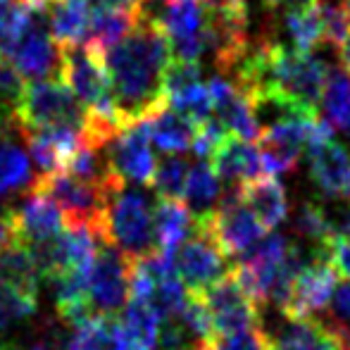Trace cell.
Returning a JSON list of instances; mask_svg holds the SVG:
<instances>
[{"label": "cell", "instance_id": "obj_1", "mask_svg": "<svg viewBox=\"0 0 350 350\" xmlns=\"http://www.w3.org/2000/svg\"><path fill=\"white\" fill-rule=\"evenodd\" d=\"M110 79L112 103L122 129L150 122L167 110L165 72L172 51L157 22L141 17L117 46L100 55Z\"/></svg>", "mask_w": 350, "mask_h": 350}, {"label": "cell", "instance_id": "obj_2", "mask_svg": "<svg viewBox=\"0 0 350 350\" xmlns=\"http://www.w3.org/2000/svg\"><path fill=\"white\" fill-rule=\"evenodd\" d=\"M303 267L305 262L300 245L291 243L281 234H272L265 236V241L253 253L236 262L234 272L260 312L272 305L281 312L293 288V281Z\"/></svg>", "mask_w": 350, "mask_h": 350}, {"label": "cell", "instance_id": "obj_3", "mask_svg": "<svg viewBox=\"0 0 350 350\" xmlns=\"http://www.w3.org/2000/svg\"><path fill=\"white\" fill-rule=\"evenodd\" d=\"M103 243L129 262L155 253L152 205L146 193L120 184L110 191L100 224Z\"/></svg>", "mask_w": 350, "mask_h": 350}, {"label": "cell", "instance_id": "obj_4", "mask_svg": "<svg viewBox=\"0 0 350 350\" xmlns=\"http://www.w3.org/2000/svg\"><path fill=\"white\" fill-rule=\"evenodd\" d=\"M19 131H41L70 126L83 131L86 112L62 81H24L22 96L14 107Z\"/></svg>", "mask_w": 350, "mask_h": 350}, {"label": "cell", "instance_id": "obj_5", "mask_svg": "<svg viewBox=\"0 0 350 350\" xmlns=\"http://www.w3.org/2000/svg\"><path fill=\"white\" fill-rule=\"evenodd\" d=\"M51 8L31 14L29 24L3 46V60L12 67L24 81H60L62 51L55 46L48 24Z\"/></svg>", "mask_w": 350, "mask_h": 350}, {"label": "cell", "instance_id": "obj_6", "mask_svg": "<svg viewBox=\"0 0 350 350\" xmlns=\"http://www.w3.org/2000/svg\"><path fill=\"white\" fill-rule=\"evenodd\" d=\"M198 221L205 224L212 239L219 243L224 255L234 262H241L245 255L253 253L267 236V229L260 224L253 212L245 208L236 189H231L224 196V200H219L217 210L210 217Z\"/></svg>", "mask_w": 350, "mask_h": 350}, {"label": "cell", "instance_id": "obj_7", "mask_svg": "<svg viewBox=\"0 0 350 350\" xmlns=\"http://www.w3.org/2000/svg\"><path fill=\"white\" fill-rule=\"evenodd\" d=\"M174 269L186 291L191 295H200L219 279H224L234 269V265L205 229V224L196 221L193 234L174 253Z\"/></svg>", "mask_w": 350, "mask_h": 350}, {"label": "cell", "instance_id": "obj_8", "mask_svg": "<svg viewBox=\"0 0 350 350\" xmlns=\"http://www.w3.org/2000/svg\"><path fill=\"white\" fill-rule=\"evenodd\" d=\"M198 298L208 308L215 338L262 327V312L245 293L234 269L224 279L217 281L215 286H210L205 293H200Z\"/></svg>", "mask_w": 350, "mask_h": 350}, {"label": "cell", "instance_id": "obj_9", "mask_svg": "<svg viewBox=\"0 0 350 350\" xmlns=\"http://www.w3.org/2000/svg\"><path fill=\"white\" fill-rule=\"evenodd\" d=\"M338 288V274L324 255H314L293 281V288L286 300L281 317L286 319H312L332 305Z\"/></svg>", "mask_w": 350, "mask_h": 350}, {"label": "cell", "instance_id": "obj_10", "mask_svg": "<svg viewBox=\"0 0 350 350\" xmlns=\"http://www.w3.org/2000/svg\"><path fill=\"white\" fill-rule=\"evenodd\" d=\"M129 267L131 262L117 250L103 248L88 277V305L98 317H117L129 303Z\"/></svg>", "mask_w": 350, "mask_h": 350}, {"label": "cell", "instance_id": "obj_11", "mask_svg": "<svg viewBox=\"0 0 350 350\" xmlns=\"http://www.w3.org/2000/svg\"><path fill=\"white\" fill-rule=\"evenodd\" d=\"M8 215L10 226H12V241L27 248L57 239L67 226L62 210L38 191H29L27 198L17 208H10Z\"/></svg>", "mask_w": 350, "mask_h": 350}, {"label": "cell", "instance_id": "obj_12", "mask_svg": "<svg viewBox=\"0 0 350 350\" xmlns=\"http://www.w3.org/2000/svg\"><path fill=\"white\" fill-rule=\"evenodd\" d=\"M107 162L117 179L134 181V184L150 186L155 176L157 162L150 148V129L148 122L131 124L117 134V139L107 146Z\"/></svg>", "mask_w": 350, "mask_h": 350}, {"label": "cell", "instance_id": "obj_13", "mask_svg": "<svg viewBox=\"0 0 350 350\" xmlns=\"http://www.w3.org/2000/svg\"><path fill=\"white\" fill-rule=\"evenodd\" d=\"M269 338V350H348L350 341L329 319H281Z\"/></svg>", "mask_w": 350, "mask_h": 350}, {"label": "cell", "instance_id": "obj_14", "mask_svg": "<svg viewBox=\"0 0 350 350\" xmlns=\"http://www.w3.org/2000/svg\"><path fill=\"white\" fill-rule=\"evenodd\" d=\"M310 179L329 200H350V152L334 139L308 148Z\"/></svg>", "mask_w": 350, "mask_h": 350}, {"label": "cell", "instance_id": "obj_15", "mask_svg": "<svg viewBox=\"0 0 350 350\" xmlns=\"http://www.w3.org/2000/svg\"><path fill=\"white\" fill-rule=\"evenodd\" d=\"M22 141L27 146V152L31 162L38 167V176L55 174L62 172L67 160L77 152L81 146L83 134L79 129L70 126H55V129H41V131H19Z\"/></svg>", "mask_w": 350, "mask_h": 350}, {"label": "cell", "instance_id": "obj_16", "mask_svg": "<svg viewBox=\"0 0 350 350\" xmlns=\"http://www.w3.org/2000/svg\"><path fill=\"white\" fill-rule=\"evenodd\" d=\"M31 157L24 150V141L14 120L0 122V198L31 189Z\"/></svg>", "mask_w": 350, "mask_h": 350}, {"label": "cell", "instance_id": "obj_17", "mask_svg": "<svg viewBox=\"0 0 350 350\" xmlns=\"http://www.w3.org/2000/svg\"><path fill=\"white\" fill-rule=\"evenodd\" d=\"M210 167L219 179H224L234 189H241V186L265 176L260 150L253 143L241 141L236 136H226L224 143L212 152Z\"/></svg>", "mask_w": 350, "mask_h": 350}, {"label": "cell", "instance_id": "obj_18", "mask_svg": "<svg viewBox=\"0 0 350 350\" xmlns=\"http://www.w3.org/2000/svg\"><path fill=\"white\" fill-rule=\"evenodd\" d=\"M243 205L258 217L265 229H277L288 217V196L277 176H260L250 184L236 189Z\"/></svg>", "mask_w": 350, "mask_h": 350}, {"label": "cell", "instance_id": "obj_19", "mask_svg": "<svg viewBox=\"0 0 350 350\" xmlns=\"http://www.w3.org/2000/svg\"><path fill=\"white\" fill-rule=\"evenodd\" d=\"M196 219L181 200H157L152 205V234L155 250L167 258H174L186 239L193 234Z\"/></svg>", "mask_w": 350, "mask_h": 350}, {"label": "cell", "instance_id": "obj_20", "mask_svg": "<svg viewBox=\"0 0 350 350\" xmlns=\"http://www.w3.org/2000/svg\"><path fill=\"white\" fill-rule=\"evenodd\" d=\"M91 5L88 0H53L48 24L51 36L60 51L67 48H81L88 38L91 27Z\"/></svg>", "mask_w": 350, "mask_h": 350}, {"label": "cell", "instance_id": "obj_21", "mask_svg": "<svg viewBox=\"0 0 350 350\" xmlns=\"http://www.w3.org/2000/svg\"><path fill=\"white\" fill-rule=\"evenodd\" d=\"M0 286H8V288L22 291V293L38 298V293H41V274H38L33 253L27 245L12 241L0 253Z\"/></svg>", "mask_w": 350, "mask_h": 350}, {"label": "cell", "instance_id": "obj_22", "mask_svg": "<svg viewBox=\"0 0 350 350\" xmlns=\"http://www.w3.org/2000/svg\"><path fill=\"white\" fill-rule=\"evenodd\" d=\"M221 196V184L219 176L215 174V170L210 167V162H198L189 170V179H186L184 189V200L181 203L189 208L193 215V219H205L219 205Z\"/></svg>", "mask_w": 350, "mask_h": 350}, {"label": "cell", "instance_id": "obj_23", "mask_svg": "<svg viewBox=\"0 0 350 350\" xmlns=\"http://www.w3.org/2000/svg\"><path fill=\"white\" fill-rule=\"evenodd\" d=\"M319 107V117L332 126V131L350 136V72L343 67H329Z\"/></svg>", "mask_w": 350, "mask_h": 350}, {"label": "cell", "instance_id": "obj_24", "mask_svg": "<svg viewBox=\"0 0 350 350\" xmlns=\"http://www.w3.org/2000/svg\"><path fill=\"white\" fill-rule=\"evenodd\" d=\"M93 10V8H91ZM139 14L115 12V10H93L91 12V27H88V38L83 43L86 51L100 57L105 51L122 41L131 29L139 24Z\"/></svg>", "mask_w": 350, "mask_h": 350}, {"label": "cell", "instance_id": "obj_25", "mask_svg": "<svg viewBox=\"0 0 350 350\" xmlns=\"http://www.w3.org/2000/svg\"><path fill=\"white\" fill-rule=\"evenodd\" d=\"M148 129H150V143H155L167 155H179L184 150H191V146H193L196 124L186 120L184 115L174 112L172 107L152 117L148 122Z\"/></svg>", "mask_w": 350, "mask_h": 350}, {"label": "cell", "instance_id": "obj_26", "mask_svg": "<svg viewBox=\"0 0 350 350\" xmlns=\"http://www.w3.org/2000/svg\"><path fill=\"white\" fill-rule=\"evenodd\" d=\"M293 229L300 239L314 245V255H322L336 236V219L319 203H303L295 212Z\"/></svg>", "mask_w": 350, "mask_h": 350}, {"label": "cell", "instance_id": "obj_27", "mask_svg": "<svg viewBox=\"0 0 350 350\" xmlns=\"http://www.w3.org/2000/svg\"><path fill=\"white\" fill-rule=\"evenodd\" d=\"M281 24H284V33L288 38V43H284V46L293 48V51L314 53L324 43V24L319 5L314 10H308V12L281 17Z\"/></svg>", "mask_w": 350, "mask_h": 350}, {"label": "cell", "instance_id": "obj_28", "mask_svg": "<svg viewBox=\"0 0 350 350\" xmlns=\"http://www.w3.org/2000/svg\"><path fill=\"white\" fill-rule=\"evenodd\" d=\"M65 341L60 324L53 319H41L3 341V350H65Z\"/></svg>", "mask_w": 350, "mask_h": 350}, {"label": "cell", "instance_id": "obj_29", "mask_svg": "<svg viewBox=\"0 0 350 350\" xmlns=\"http://www.w3.org/2000/svg\"><path fill=\"white\" fill-rule=\"evenodd\" d=\"M172 105V110L184 115L189 122H193L196 126L203 124V122L212 120V100L208 83L193 81L184 88H176L167 96V107Z\"/></svg>", "mask_w": 350, "mask_h": 350}, {"label": "cell", "instance_id": "obj_30", "mask_svg": "<svg viewBox=\"0 0 350 350\" xmlns=\"http://www.w3.org/2000/svg\"><path fill=\"white\" fill-rule=\"evenodd\" d=\"M189 160L179 155H167L165 160L157 165L155 176H152L150 186L160 200H184L186 179H189Z\"/></svg>", "mask_w": 350, "mask_h": 350}, {"label": "cell", "instance_id": "obj_31", "mask_svg": "<svg viewBox=\"0 0 350 350\" xmlns=\"http://www.w3.org/2000/svg\"><path fill=\"white\" fill-rule=\"evenodd\" d=\"M117 317H98L93 314L77 329L65 341V350H110L112 341V327Z\"/></svg>", "mask_w": 350, "mask_h": 350}, {"label": "cell", "instance_id": "obj_32", "mask_svg": "<svg viewBox=\"0 0 350 350\" xmlns=\"http://www.w3.org/2000/svg\"><path fill=\"white\" fill-rule=\"evenodd\" d=\"M38 312V298L36 295H27L22 291L0 286V336L12 332L22 322Z\"/></svg>", "mask_w": 350, "mask_h": 350}, {"label": "cell", "instance_id": "obj_33", "mask_svg": "<svg viewBox=\"0 0 350 350\" xmlns=\"http://www.w3.org/2000/svg\"><path fill=\"white\" fill-rule=\"evenodd\" d=\"M205 350H269V338L262 327L248 329V332L219 336L210 343Z\"/></svg>", "mask_w": 350, "mask_h": 350}, {"label": "cell", "instance_id": "obj_34", "mask_svg": "<svg viewBox=\"0 0 350 350\" xmlns=\"http://www.w3.org/2000/svg\"><path fill=\"white\" fill-rule=\"evenodd\" d=\"M226 136H231V134L219 124V120L212 117V120L196 126V136H193V146H191V150H193L198 157L210 160V155L221 146V143H224Z\"/></svg>", "mask_w": 350, "mask_h": 350}, {"label": "cell", "instance_id": "obj_35", "mask_svg": "<svg viewBox=\"0 0 350 350\" xmlns=\"http://www.w3.org/2000/svg\"><path fill=\"white\" fill-rule=\"evenodd\" d=\"M322 255L334 265L338 279H346V284H350V234L334 236L332 243L327 245V250Z\"/></svg>", "mask_w": 350, "mask_h": 350}, {"label": "cell", "instance_id": "obj_36", "mask_svg": "<svg viewBox=\"0 0 350 350\" xmlns=\"http://www.w3.org/2000/svg\"><path fill=\"white\" fill-rule=\"evenodd\" d=\"M329 322L350 341V284H343L336 288L332 300V319Z\"/></svg>", "mask_w": 350, "mask_h": 350}, {"label": "cell", "instance_id": "obj_37", "mask_svg": "<svg viewBox=\"0 0 350 350\" xmlns=\"http://www.w3.org/2000/svg\"><path fill=\"white\" fill-rule=\"evenodd\" d=\"M93 10H115V12L139 14L143 10V0H88Z\"/></svg>", "mask_w": 350, "mask_h": 350}, {"label": "cell", "instance_id": "obj_38", "mask_svg": "<svg viewBox=\"0 0 350 350\" xmlns=\"http://www.w3.org/2000/svg\"><path fill=\"white\" fill-rule=\"evenodd\" d=\"M12 243V226H10L8 210H0V253Z\"/></svg>", "mask_w": 350, "mask_h": 350}, {"label": "cell", "instance_id": "obj_39", "mask_svg": "<svg viewBox=\"0 0 350 350\" xmlns=\"http://www.w3.org/2000/svg\"><path fill=\"white\" fill-rule=\"evenodd\" d=\"M338 60H341L343 70L350 72V36L341 43V46H338Z\"/></svg>", "mask_w": 350, "mask_h": 350}, {"label": "cell", "instance_id": "obj_40", "mask_svg": "<svg viewBox=\"0 0 350 350\" xmlns=\"http://www.w3.org/2000/svg\"><path fill=\"white\" fill-rule=\"evenodd\" d=\"M346 14H348V22H350V0H346Z\"/></svg>", "mask_w": 350, "mask_h": 350}, {"label": "cell", "instance_id": "obj_41", "mask_svg": "<svg viewBox=\"0 0 350 350\" xmlns=\"http://www.w3.org/2000/svg\"><path fill=\"white\" fill-rule=\"evenodd\" d=\"M0 350H3V341H0Z\"/></svg>", "mask_w": 350, "mask_h": 350}, {"label": "cell", "instance_id": "obj_42", "mask_svg": "<svg viewBox=\"0 0 350 350\" xmlns=\"http://www.w3.org/2000/svg\"><path fill=\"white\" fill-rule=\"evenodd\" d=\"M348 350H350V346H348Z\"/></svg>", "mask_w": 350, "mask_h": 350}]
</instances>
